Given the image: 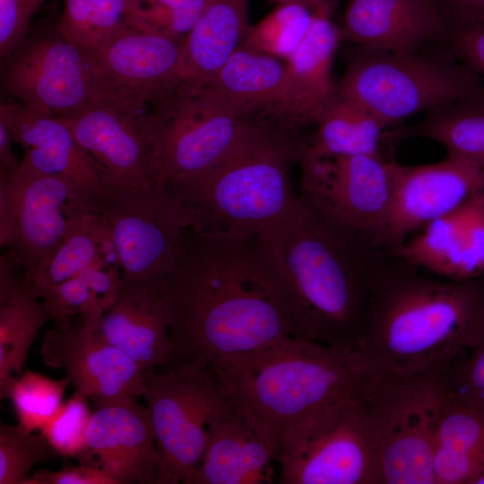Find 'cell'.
Returning <instances> with one entry per match:
<instances>
[{
	"mask_svg": "<svg viewBox=\"0 0 484 484\" xmlns=\"http://www.w3.org/2000/svg\"><path fill=\"white\" fill-rule=\"evenodd\" d=\"M159 291L171 341L168 366L209 368L293 337L282 279L263 235L209 234L187 227Z\"/></svg>",
	"mask_w": 484,
	"mask_h": 484,
	"instance_id": "6da1fadb",
	"label": "cell"
},
{
	"mask_svg": "<svg viewBox=\"0 0 484 484\" xmlns=\"http://www.w3.org/2000/svg\"><path fill=\"white\" fill-rule=\"evenodd\" d=\"M483 341L484 276L433 278L395 255H384L355 350L362 368L420 375Z\"/></svg>",
	"mask_w": 484,
	"mask_h": 484,
	"instance_id": "7a4b0ae2",
	"label": "cell"
},
{
	"mask_svg": "<svg viewBox=\"0 0 484 484\" xmlns=\"http://www.w3.org/2000/svg\"><path fill=\"white\" fill-rule=\"evenodd\" d=\"M264 237L282 279L293 337L355 351L373 278L385 252L301 196L293 212Z\"/></svg>",
	"mask_w": 484,
	"mask_h": 484,
	"instance_id": "3957f363",
	"label": "cell"
},
{
	"mask_svg": "<svg viewBox=\"0 0 484 484\" xmlns=\"http://www.w3.org/2000/svg\"><path fill=\"white\" fill-rule=\"evenodd\" d=\"M307 141L281 125L258 121L241 144L206 176L167 187L190 228L219 235H264L286 219L300 196L290 167Z\"/></svg>",
	"mask_w": 484,
	"mask_h": 484,
	"instance_id": "277c9868",
	"label": "cell"
},
{
	"mask_svg": "<svg viewBox=\"0 0 484 484\" xmlns=\"http://www.w3.org/2000/svg\"><path fill=\"white\" fill-rule=\"evenodd\" d=\"M233 407L274 431L354 395L361 375L355 351L285 336L209 367Z\"/></svg>",
	"mask_w": 484,
	"mask_h": 484,
	"instance_id": "5b68a950",
	"label": "cell"
},
{
	"mask_svg": "<svg viewBox=\"0 0 484 484\" xmlns=\"http://www.w3.org/2000/svg\"><path fill=\"white\" fill-rule=\"evenodd\" d=\"M387 126L484 92L481 77L440 47L395 53L358 47L338 84Z\"/></svg>",
	"mask_w": 484,
	"mask_h": 484,
	"instance_id": "8992f818",
	"label": "cell"
},
{
	"mask_svg": "<svg viewBox=\"0 0 484 484\" xmlns=\"http://www.w3.org/2000/svg\"><path fill=\"white\" fill-rule=\"evenodd\" d=\"M257 122L223 106L203 84L182 80L151 102L145 117L158 181L170 187L206 176Z\"/></svg>",
	"mask_w": 484,
	"mask_h": 484,
	"instance_id": "52a82bcc",
	"label": "cell"
},
{
	"mask_svg": "<svg viewBox=\"0 0 484 484\" xmlns=\"http://www.w3.org/2000/svg\"><path fill=\"white\" fill-rule=\"evenodd\" d=\"M281 484H384L379 436L354 395L284 428Z\"/></svg>",
	"mask_w": 484,
	"mask_h": 484,
	"instance_id": "ba28073f",
	"label": "cell"
},
{
	"mask_svg": "<svg viewBox=\"0 0 484 484\" xmlns=\"http://www.w3.org/2000/svg\"><path fill=\"white\" fill-rule=\"evenodd\" d=\"M354 396L376 428L384 484H436L433 439L440 396L435 371L404 376L361 368Z\"/></svg>",
	"mask_w": 484,
	"mask_h": 484,
	"instance_id": "9c48e42d",
	"label": "cell"
},
{
	"mask_svg": "<svg viewBox=\"0 0 484 484\" xmlns=\"http://www.w3.org/2000/svg\"><path fill=\"white\" fill-rule=\"evenodd\" d=\"M143 383L160 458L158 484H186L203 461L210 427L234 407L207 367L173 364L143 372Z\"/></svg>",
	"mask_w": 484,
	"mask_h": 484,
	"instance_id": "30bf717a",
	"label": "cell"
},
{
	"mask_svg": "<svg viewBox=\"0 0 484 484\" xmlns=\"http://www.w3.org/2000/svg\"><path fill=\"white\" fill-rule=\"evenodd\" d=\"M99 204L124 281L159 289L189 226L180 203L158 182L144 188L106 187Z\"/></svg>",
	"mask_w": 484,
	"mask_h": 484,
	"instance_id": "8fae6325",
	"label": "cell"
},
{
	"mask_svg": "<svg viewBox=\"0 0 484 484\" xmlns=\"http://www.w3.org/2000/svg\"><path fill=\"white\" fill-rule=\"evenodd\" d=\"M100 194L61 176L0 172V201L13 221L10 252L22 268L40 270L72 233L100 213Z\"/></svg>",
	"mask_w": 484,
	"mask_h": 484,
	"instance_id": "7c38bea8",
	"label": "cell"
},
{
	"mask_svg": "<svg viewBox=\"0 0 484 484\" xmlns=\"http://www.w3.org/2000/svg\"><path fill=\"white\" fill-rule=\"evenodd\" d=\"M299 163L300 196L383 250L391 207V162L382 153L320 155L305 147Z\"/></svg>",
	"mask_w": 484,
	"mask_h": 484,
	"instance_id": "4fadbf2b",
	"label": "cell"
},
{
	"mask_svg": "<svg viewBox=\"0 0 484 484\" xmlns=\"http://www.w3.org/2000/svg\"><path fill=\"white\" fill-rule=\"evenodd\" d=\"M3 61L5 97L30 108L60 118L103 97L91 53L56 26L28 35Z\"/></svg>",
	"mask_w": 484,
	"mask_h": 484,
	"instance_id": "5bb4252c",
	"label": "cell"
},
{
	"mask_svg": "<svg viewBox=\"0 0 484 484\" xmlns=\"http://www.w3.org/2000/svg\"><path fill=\"white\" fill-rule=\"evenodd\" d=\"M183 43L126 21L91 52L103 98L146 112L182 81Z\"/></svg>",
	"mask_w": 484,
	"mask_h": 484,
	"instance_id": "9a60e30c",
	"label": "cell"
},
{
	"mask_svg": "<svg viewBox=\"0 0 484 484\" xmlns=\"http://www.w3.org/2000/svg\"><path fill=\"white\" fill-rule=\"evenodd\" d=\"M484 190V160L448 152L438 162H391V207L383 250L394 253L408 235Z\"/></svg>",
	"mask_w": 484,
	"mask_h": 484,
	"instance_id": "2e32d148",
	"label": "cell"
},
{
	"mask_svg": "<svg viewBox=\"0 0 484 484\" xmlns=\"http://www.w3.org/2000/svg\"><path fill=\"white\" fill-rule=\"evenodd\" d=\"M145 116L101 98L60 119L99 173L105 187L144 188L159 182Z\"/></svg>",
	"mask_w": 484,
	"mask_h": 484,
	"instance_id": "e0dca14e",
	"label": "cell"
},
{
	"mask_svg": "<svg viewBox=\"0 0 484 484\" xmlns=\"http://www.w3.org/2000/svg\"><path fill=\"white\" fill-rule=\"evenodd\" d=\"M39 353L47 367L64 369L95 409L144 395L142 368L82 320L56 324L45 333Z\"/></svg>",
	"mask_w": 484,
	"mask_h": 484,
	"instance_id": "ac0fdd59",
	"label": "cell"
},
{
	"mask_svg": "<svg viewBox=\"0 0 484 484\" xmlns=\"http://www.w3.org/2000/svg\"><path fill=\"white\" fill-rule=\"evenodd\" d=\"M420 229L392 254L443 279L484 276V190Z\"/></svg>",
	"mask_w": 484,
	"mask_h": 484,
	"instance_id": "d6986e66",
	"label": "cell"
},
{
	"mask_svg": "<svg viewBox=\"0 0 484 484\" xmlns=\"http://www.w3.org/2000/svg\"><path fill=\"white\" fill-rule=\"evenodd\" d=\"M207 91L237 115L255 121L270 117L273 123L297 130L287 63L241 45L203 84Z\"/></svg>",
	"mask_w": 484,
	"mask_h": 484,
	"instance_id": "ffe728a7",
	"label": "cell"
},
{
	"mask_svg": "<svg viewBox=\"0 0 484 484\" xmlns=\"http://www.w3.org/2000/svg\"><path fill=\"white\" fill-rule=\"evenodd\" d=\"M87 445L117 484H158L160 458L151 415L136 399L96 409Z\"/></svg>",
	"mask_w": 484,
	"mask_h": 484,
	"instance_id": "44dd1931",
	"label": "cell"
},
{
	"mask_svg": "<svg viewBox=\"0 0 484 484\" xmlns=\"http://www.w3.org/2000/svg\"><path fill=\"white\" fill-rule=\"evenodd\" d=\"M448 25L435 0H349L341 39L387 52H414L439 43Z\"/></svg>",
	"mask_w": 484,
	"mask_h": 484,
	"instance_id": "7402d4cb",
	"label": "cell"
},
{
	"mask_svg": "<svg viewBox=\"0 0 484 484\" xmlns=\"http://www.w3.org/2000/svg\"><path fill=\"white\" fill-rule=\"evenodd\" d=\"M278 453L277 434L234 408L210 427L203 461L186 484L271 483Z\"/></svg>",
	"mask_w": 484,
	"mask_h": 484,
	"instance_id": "603a6c76",
	"label": "cell"
},
{
	"mask_svg": "<svg viewBox=\"0 0 484 484\" xmlns=\"http://www.w3.org/2000/svg\"><path fill=\"white\" fill-rule=\"evenodd\" d=\"M0 109L6 116L14 143L23 149L19 169L65 177L101 194V177L58 117L5 97Z\"/></svg>",
	"mask_w": 484,
	"mask_h": 484,
	"instance_id": "cb8c5ba5",
	"label": "cell"
},
{
	"mask_svg": "<svg viewBox=\"0 0 484 484\" xmlns=\"http://www.w3.org/2000/svg\"><path fill=\"white\" fill-rule=\"evenodd\" d=\"M95 331L143 372L165 368L169 363L171 341L159 289L124 281L117 300Z\"/></svg>",
	"mask_w": 484,
	"mask_h": 484,
	"instance_id": "d4e9b609",
	"label": "cell"
},
{
	"mask_svg": "<svg viewBox=\"0 0 484 484\" xmlns=\"http://www.w3.org/2000/svg\"><path fill=\"white\" fill-rule=\"evenodd\" d=\"M314 10L305 37L286 60L298 127L315 124L338 92L332 78V65L342 40L341 30L330 19V3Z\"/></svg>",
	"mask_w": 484,
	"mask_h": 484,
	"instance_id": "484cf974",
	"label": "cell"
},
{
	"mask_svg": "<svg viewBox=\"0 0 484 484\" xmlns=\"http://www.w3.org/2000/svg\"><path fill=\"white\" fill-rule=\"evenodd\" d=\"M248 1L207 0L183 43V81L207 83L244 43L251 26Z\"/></svg>",
	"mask_w": 484,
	"mask_h": 484,
	"instance_id": "4316f807",
	"label": "cell"
},
{
	"mask_svg": "<svg viewBox=\"0 0 484 484\" xmlns=\"http://www.w3.org/2000/svg\"><path fill=\"white\" fill-rule=\"evenodd\" d=\"M433 467L436 484H473L484 471V409L440 399Z\"/></svg>",
	"mask_w": 484,
	"mask_h": 484,
	"instance_id": "83f0119b",
	"label": "cell"
},
{
	"mask_svg": "<svg viewBox=\"0 0 484 484\" xmlns=\"http://www.w3.org/2000/svg\"><path fill=\"white\" fill-rule=\"evenodd\" d=\"M411 137L428 138L450 153L484 160V92L430 109L417 124L389 128L383 142Z\"/></svg>",
	"mask_w": 484,
	"mask_h": 484,
	"instance_id": "f1b7e54d",
	"label": "cell"
},
{
	"mask_svg": "<svg viewBox=\"0 0 484 484\" xmlns=\"http://www.w3.org/2000/svg\"><path fill=\"white\" fill-rule=\"evenodd\" d=\"M306 147L320 155L378 154L386 125L359 102L338 92Z\"/></svg>",
	"mask_w": 484,
	"mask_h": 484,
	"instance_id": "f546056e",
	"label": "cell"
},
{
	"mask_svg": "<svg viewBox=\"0 0 484 484\" xmlns=\"http://www.w3.org/2000/svg\"><path fill=\"white\" fill-rule=\"evenodd\" d=\"M52 317L28 279L0 300V399L9 398L22 373L29 350L41 327Z\"/></svg>",
	"mask_w": 484,
	"mask_h": 484,
	"instance_id": "4dcf8cb0",
	"label": "cell"
},
{
	"mask_svg": "<svg viewBox=\"0 0 484 484\" xmlns=\"http://www.w3.org/2000/svg\"><path fill=\"white\" fill-rule=\"evenodd\" d=\"M111 243L107 220L101 213L95 214L62 243L40 270L32 273L25 272L24 276L39 297L80 274Z\"/></svg>",
	"mask_w": 484,
	"mask_h": 484,
	"instance_id": "1f68e13d",
	"label": "cell"
},
{
	"mask_svg": "<svg viewBox=\"0 0 484 484\" xmlns=\"http://www.w3.org/2000/svg\"><path fill=\"white\" fill-rule=\"evenodd\" d=\"M129 0H65L57 30L92 52L126 21Z\"/></svg>",
	"mask_w": 484,
	"mask_h": 484,
	"instance_id": "d6a6232c",
	"label": "cell"
},
{
	"mask_svg": "<svg viewBox=\"0 0 484 484\" xmlns=\"http://www.w3.org/2000/svg\"><path fill=\"white\" fill-rule=\"evenodd\" d=\"M304 1L279 4L264 19L250 26L242 45L287 60L305 37L315 10Z\"/></svg>",
	"mask_w": 484,
	"mask_h": 484,
	"instance_id": "836d02e7",
	"label": "cell"
},
{
	"mask_svg": "<svg viewBox=\"0 0 484 484\" xmlns=\"http://www.w3.org/2000/svg\"><path fill=\"white\" fill-rule=\"evenodd\" d=\"M70 383L67 376L56 380L31 370L22 372L14 379L8 398L18 426L27 432L40 430L63 403Z\"/></svg>",
	"mask_w": 484,
	"mask_h": 484,
	"instance_id": "e575fe53",
	"label": "cell"
},
{
	"mask_svg": "<svg viewBox=\"0 0 484 484\" xmlns=\"http://www.w3.org/2000/svg\"><path fill=\"white\" fill-rule=\"evenodd\" d=\"M88 399L75 390L39 431L58 456L75 458L81 464L99 467L87 445L92 415Z\"/></svg>",
	"mask_w": 484,
	"mask_h": 484,
	"instance_id": "d590c367",
	"label": "cell"
},
{
	"mask_svg": "<svg viewBox=\"0 0 484 484\" xmlns=\"http://www.w3.org/2000/svg\"><path fill=\"white\" fill-rule=\"evenodd\" d=\"M206 3L207 0H129L127 21L185 40Z\"/></svg>",
	"mask_w": 484,
	"mask_h": 484,
	"instance_id": "8d00e7d4",
	"label": "cell"
},
{
	"mask_svg": "<svg viewBox=\"0 0 484 484\" xmlns=\"http://www.w3.org/2000/svg\"><path fill=\"white\" fill-rule=\"evenodd\" d=\"M58 455L39 435L27 432L18 425L0 424V484H22L30 470Z\"/></svg>",
	"mask_w": 484,
	"mask_h": 484,
	"instance_id": "74e56055",
	"label": "cell"
},
{
	"mask_svg": "<svg viewBox=\"0 0 484 484\" xmlns=\"http://www.w3.org/2000/svg\"><path fill=\"white\" fill-rule=\"evenodd\" d=\"M39 298L56 324L72 323L80 315L83 323L95 330L105 311L99 306L82 272L40 294Z\"/></svg>",
	"mask_w": 484,
	"mask_h": 484,
	"instance_id": "f35d334b",
	"label": "cell"
},
{
	"mask_svg": "<svg viewBox=\"0 0 484 484\" xmlns=\"http://www.w3.org/2000/svg\"><path fill=\"white\" fill-rule=\"evenodd\" d=\"M438 45L462 65L484 76V22L449 27Z\"/></svg>",
	"mask_w": 484,
	"mask_h": 484,
	"instance_id": "ab89813d",
	"label": "cell"
},
{
	"mask_svg": "<svg viewBox=\"0 0 484 484\" xmlns=\"http://www.w3.org/2000/svg\"><path fill=\"white\" fill-rule=\"evenodd\" d=\"M45 0H0V56H10L28 36L32 16Z\"/></svg>",
	"mask_w": 484,
	"mask_h": 484,
	"instance_id": "60d3db41",
	"label": "cell"
},
{
	"mask_svg": "<svg viewBox=\"0 0 484 484\" xmlns=\"http://www.w3.org/2000/svg\"><path fill=\"white\" fill-rule=\"evenodd\" d=\"M22 484H117V481L97 466L81 464L51 471L39 470L25 478Z\"/></svg>",
	"mask_w": 484,
	"mask_h": 484,
	"instance_id": "b9f144b4",
	"label": "cell"
},
{
	"mask_svg": "<svg viewBox=\"0 0 484 484\" xmlns=\"http://www.w3.org/2000/svg\"><path fill=\"white\" fill-rule=\"evenodd\" d=\"M448 27L484 22V0H435Z\"/></svg>",
	"mask_w": 484,
	"mask_h": 484,
	"instance_id": "7bdbcfd3",
	"label": "cell"
},
{
	"mask_svg": "<svg viewBox=\"0 0 484 484\" xmlns=\"http://www.w3.org/2000/svg\"><path fill=\"white\" fill-rule=\"evenodd\" d=\"M14 143L11 129L3 110L0 109V172L15 170L19 168V160L13 151Z\"/></svg>",
	"mask_w": 484,
	"mask_h": 484,
	"instance_id": "ee69618b",
	"label": "cell"
},
{
	"mask_svg": "<svg viewBox=\"0 0 484 484\" xmlns=\"http://www.w3.org/2000/svg\"><path fill=\"white\" fill-rule=\"evenodd\" d=\"M305 1L314 8H316L320 5L330 3L329 0H305Z\"/></svg>",
	"mask_w": 484,
	"mask_h": 484,
	"instance_id": "f6af8a7d",
	"label": "cell"
},
{
	"mask_svg": "<svg viewBox=\"0 0 484 484\" xmlns=\"http://www.w3.org/2000/svg\"><path fill=\"white\" fill-rule=\"evenodd\" d=\"M473 484H484V471L477 477Z\"/></svg>",
	"mask_w": 484,
	"mask_h": 484,
	"instance_id": "bcb514c9",
	"label": "cell"
},
{
	"mask_svg": "<svg viewBox=\"0 0 484 484\" xmlns=\"http://www.w3.org/2000/svg\"><path fill=\"white\" fill-rule=\"evenodd\" d=\"M270 1L277 3L278 4H283V3H288V2H293V1H304V2H306L305 0H270Z\"/></svg>",
	"mask_w": 484,
	"mask_h": 484,
	"instance_id": "7dc6e473",
	"label": "cell"
}]
</instances>
